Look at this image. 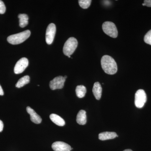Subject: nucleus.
Wrapping results in <instances>:
<instances>
[{
	"mask_svg": "<svg viewBox=\"0 0 151 151\" xmlns=\"http://www.w3.org/2000/svg\"><path fill=\"white\" fill-rule=\"evenodd\" d=\"M30 81V77L29 76L26 75L20 78L17 83L16 84L17 88H20L23 87L26 84H28Z\"/></svg>",
	"mask_w": 151,
	"mask_h": 151,
	"instance_id": "obj_17",
	"label": "nucleus"
},
{
	"mask_svg": "<svg viewBox=\"0 0 151 151\" xmlns=\"http://www.w3.org/2000/svg\"><path fill=\"white\" fill-rule=\"evenodd\" d=\"M91 0H79L78 4L82 8L86 9L88 8L91 4Z\"/></svg>",
	"mask_w": 151,
	"mask_h": 151,
	"instance_id": "obj_18",
	"label": "nucleus"
},
{
	"mask_svg": "<svg viewBox=\"0 0 151 151\" xmlns=\"http://www.w3.org/2000/svg\"><path fill=\"white\" fill-rule=\"evenodd\" d=\"M56 31V26L54 24L51 23L49 24L47 28L46 35H45L46 43L47 44H51L53 42Z\"/></svg>",
	"mask_w": 151,
	"mask_h": 151,
	"instance_id": "obj_7",
	"label": "nucleus"
},
{
	"mask_svg": "<svg viewBox=\"0 0 151 151\" xmlns=\"http://www.w3.org/2000/svg\"><path fill=\"white\" fill-rule=\"evenodd\" d=\"M18 18L19 19V26L21 27H25L28 24V17L26 14H20Z\"/></svg>",
	"mask_w": 151,
	"mask_h": 151,
	"instance_id": "obj_15",
	"label": "nucleus"
},
{
	"mask_svg": "<svg viewBox=\"0 0 151 151\" xmlns=\"http://www.w3.org/2000/svg\"><path fill=\"white\" fill-rule=\"evenodd\" d=\"M64 77L66 79V78H67V76H64Z\"/></svg>",
	"mask_w": 151,
	"mask_h": 151,
	"instance_id": "obj_25",
	"label": "nucleus"
},
{
	"mask_svg": "<svg viewBox=\"0 0 151 151\" xmlns=\"http://www.w3.org/2000/svg\"><path fill=\"white\" fill-rule=\"evenodd\" d=\"M76 92L78 98H81L85 96L86 92V87L83 85H78L76 86Z\"/></svg>",
	"mask_w": 151,
	"mask_h": 151,
	"instance_id": "obj_16",
	"label": "nucleus"
},
{
	"mask_svg": "<svg viewBox=\"0 0 151 151\" xmlns=\"http://www.w3.org/2000/svg\"><path fill=\"white\" fill-rule=\"evenodd\" d=\"M147 95L145 91L143 89H139L135 94V106L139 108H142L147 102Z\"/></svg>",
	"mask_w": 151,
	"mask_h": 151,
	"instance_id": "obj_5",
	"label": "nucleus"
},
{
	"mask_svg": "<svg viewBox=\"0 0 151 151\" xmlns=\"http://www.w3.org/2000/svg\"><path fill=\"white\" fill-rule=\"evenodd\" d=\"M124 151H133L132 150H130V149H127V150H124Z\"/></svg>",
	"mask_w": 151,
	"mask_h": 151,
	"instance_id": "obj_24",
	"label": "nucleus"
},
{
	"mask_svg": "<svg viewBox=\"0 0 151 151\" xmlns=\"http://www.w3.org/2000/svg\"><path fill=\"white\" fill-rule=\"evenodd\" d=\"M52 148L55 151H70L72 148L68 144L62 142H56L52 145Z\"/></svg>",
	"mask_w": 151,
	"mask_h": 151,
	"instance_id": "obj_9",
	"label": "nucleus"
},
{
	"mask_svg": "<svg viewBox=\"0 0 151 151\" xmlns=\"http://www.w3.org/2000/svg\"><path fill=\"white\" fill-rule=\"evenodd\" d=\"M144 41L145 43L151 45V29L145 35Z\"/></svg>",
	"mask_w": 151,
	"mask_h": 151,
	"instance_id": "obj_19",
	"label": "nucleus"
},
{
	"mask_svg": "<svg viewBox=\"0 0 151 151\" xmlns=\"http://www.w3.org/2000/svg\"><path fill=\"white\" fill-rule=\"evenodd\" d=\"M101 66L105 73L110 75L115 74L118 70L117 63L112 57L108 55L103 56L101 60Z\"/></svg>",
	"mask_w": 151,
	"mask_h": 151,
	"instance_id": "obj_1",
	"label": "nucleus"
},
{
	"mask_svg": "<svg viewBox=\"0 0 151 151\" xmlns=\"http://www.w3.org/2000/svg\"><path fill=\"white\" fill-rule=\"evenodd\" d=\"M65 78L62 76H57L50 82V87L52 90L61 89L64 86Z\"/></svg>",
	"mask_w": 151,
	"mask_h": 151,
	"instance_id": "obj_6",
	"label": "nucleus"
},
{
	"mask_svg": "<svg viewBox=\"0 0 151 151\" xmlns=\"http://www.w3.org/2000/svg\"><path fill=\"white\" fill-rule=\"evenodd\" d=\"M4 128V124L3 122L0 120V132H2Z\"/></svg>",
	"mask_w": 151,
	"mask_h": 151,
	"instance_id": "obj_22",
	"label": "nucleus"
},
{
	"mask_svg": "<svg viewBox=\"0 0 151 151\" xmlns=\"http://www.w3.org/2000/svg\"><path fill=\"white\" fill-rule=\"evenodd\" d=\"M92 92L95 98L97 100H100L102 96V88L99 82L94 83L92 89Z\"/></svg>",
	"mask_w": 151,
	"mask_h": 151,
	"instance_id": "obj_12",
	"label": "nucleus"
},
{
	"mask_svg": "<svg viewBox=\"0 0 151 151\" xmlns=\"http://www.w3.org/2000/svg\"><path fill=\"white\" fill-rule=\"evenodd\" d=\"M142 5L151 7V0H145L142 4Z\"/></svg>",
	"mask_w": 151,
	"mask_h": 151,
	"instance_id": "obj_21",
	"label": "nucleus"
},
{
	"mask_svg": "<svg viewBox=\"0 0 151 151\" xmlns=\"http://www.w3.org/2000/svg\"><path fill=\"white\" fill-rule=\"evenodd\" d=\"M31 35L29 30H27L16 34L13 35L9 36L7 41L12 45H18L22 43L29 37Z\"/></svg>",
	"mask_w": 151,
	"mask_h": 151,
	"instance_id": "obj_2",
	"label": "nucleus"
},
{
	"mask_svg": "<svg viewBox=\"0 0 151 151\" xmlns=\"http://www.w3.org/2000/svg\"><path fill=\"white\" fill-rule=\"evenodd\" d=\"M50 118L52 122L58 126H60V127H63L65 125V122L63 119L57 114H51L50 116Z\"/></svg>",
	"mask_w": 151,
	"mask_h": 151,
	"instance_id": "obj_13",
	"label": "nucleus"
},
{
	"mask_svg": "<svg viewBox=\"0 0 151 151\" xmlns=\"http://www.w3.org/2000/svg\"><path fill=\"white\" fill-rule=\"evenodd\" d=\"M6 8L4 4L0 0V14H4L5 12Z\"/></svg>",
	"mask_w": 151,
	"mask_h": 151,
	"instance_id": "obj_20",
	"label": "nucleus"
},
{
	"mask_svg": "<svg viewBox=\"0 0 151 151\" xmlns=\"http://www.w3.org/2000/svg\"><path fill=\"white\" fill-rule=\"evenodd\" d=\"M118 137L116 133L113 132H104L100 133L99 134V139L100 140L105 141L112 139Z\"/></svg>",
	"mask_w": 151,
	"mask_h": 151,
	"instance_id": "obj_11",
	"label": "nucleus"
},
{
	"mask_svg": "<svg viewBox=\"0 0 151 151\" xmlns=\"http://www.w3.org/2000/svg\"><path fill=\"white\" fill-rule=\"evenodd\" d=\"M27 111L30 116V119L32 122L35 124H40L41 123V118L36 113L33 109L31 108L29 106H28L27 108Z\"/></svg>",
	"mask_w": 151,
	"mask_h": 151,
	"instance_id": "obj_10",
	"label": "nucleus"
},
{
	"mask_svg": "<svg viewBox=\"0 0 151 151\" xmlns=\"http://www.w3.org/2000/svg\"><path fill=\"white\" fill-rule=\"evenodd\" d=\"M4 94V91H3L2 88L1 86L0 85V95L3 96Z\"/></svg>",
	"mask_w": 151,
	"mask_h": 151,
	"instance_id": "obj_23",
	"label": "nucleus"
},
{
	"mask_svg": "<svg viewBox=\"0 0 151 151\" xmlns=\"http://www.w3.org/2000/svg\"><path fill=\"white\" fill-rule=\"evenodd\" d=\"M68 58H70V55H69V56H68Z\"/></svg>",
	"mask_w": 151,
	"mask_h": 151,
	"instance_id": "obj_26",
	"label": "nucleus"
},
{
	"mask_svg": "<svg viewBox=\"0 0 151 151\" xmlns=\"http://www.w3.org/2000/svg\"><path fill=\"white\" fill-rule=\"evenodd\" d=\"M29 61L27 58H21L15 65L14 72L16 74L22 73L27 67Z\"/></svg>",
	"mask_w": 151,
	"mask_h": 151,
	"instance_id": "obj_8",
	"label": "nucleus"
},
{
	"mask_svg": "<svg viewBox=\"0 0 151 151\" xmlns=\"http://www.w3.org/2000/svg\"><path fill=\"white\" fill-rule=\"evenodd\" d=\"M102 28L103 32L111 37L116 38L118 32L116 25L111 22H105L103 24Z\"/></svg>",
	"mask_w": 151,
	"mask_h": 151,
	"instance_id": "obj_4",
	"label": "nucleus"
},
{
	"mask_svg": "<svg viewBox=\"0 0 151 151\" xmlns=\"http://www.w3.org/2000/svg\"><path fill=\"white\" fill-rule=\"evenodd\" d=\"M78 46V41L75 38L71 37L65 42L63 47V52L66 56L71 55Z\"/></svg>",
	"mask_w": 151,
	"mask_h": 151,
	"instance_id": "obj_3",
	"label": "nucleus"
},
{
	"mask_svg": "<svg viewBox=\"0 0 151 151\" xmlns=\"http://www.w3.org/2000/svg\"><path fill=\"white\" fill-rule=\"evenodd\" d=\"M76 122L81 125H85L86 123V111L81 110L79 111L76 116Z\"/></svg>",
	"mask_w": 151,
	"mask_h": 151,
	"instance_id": "obj_14",
	"label": "nucleus"
}]
</instances>
